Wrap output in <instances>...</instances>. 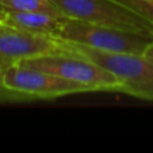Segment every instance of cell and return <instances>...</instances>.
I'll use <instances>...</instances> for the list:
<instances>
[{
    "mask_svg": "<svg viewBox=\"0 0 153 153\" xmlns=\"http://www.w3.org/2000/svg\"><path fill=\"white\" fill-rule=\"evenodd\" d=\"M58 43L62 53H71L86 58L113 73L124 82V94L153 101V63L143 55L110 53L62 39H58Z\"/></svg>",
    "mask_w": 153,
    "mask_h": 153,
    "instance_id": "6da1fadb",
    "label": "cell"
},
{
    "mask_svg": "<svg viewBox=\"0 0 153 153\" xmlns=\"http://www.w3.org/2000/svg\"><path fill=\"white\" fill-rule=\"evenodd\" d=\"M18 65L42 70L50 74L78 82L89 91H120L124 82L100 65L71 53L47 54L20 61Z\"/></svg>",
    "mask_w": 153,
    "mask_h": 153,
    "instance_id": "7a4b0ae2",
    "label": "cell"
},
{
    "mask_svg": "<svg viewBox=\"0 0 153 153\" xmlns=\"http://www.w3.org/2000/svg\"><path fill=\"white\" fill-rule=\"evenodd\" d=\"M70 19L129 31L153 39V24L114 0H51Z\"/></svg>",
    "mask_w": 153,
    "mask_h": 153,
    "instance_id": "3957f363",
    "label": "cell"
},
{
    "mask_svg": "<svg viewBox=\"0 0 153 153\" xmlns=\"http://www.w3.org/2000/svg\"><path fill=\"white\" fill-rule=\"evenodd\" d=\"M58 39L86 45L97 50L110 53H128L143 55L152 42V38L143 36L129 31L86 23L76 19H70L63 23L58 34Z\"/></svg>",
    "mask_w": 153,
    "mask_h": 153,
    "instance_id": "277c9868",
    "label": "cell"
},
{
    "mask_svg": "<svg viewBox=\"0 0 153 153\" xmlns=\"http://www.w3.org/2000/svg\"><path fill=\"white\" fill-rule=\"evenodd\" d=\"M1 83L8 90L26 97L27 101L54 100L63 95L89 91L78 82L18 63L11 65L4 70Z\"/></svg>",
    "mask_w": 153,
    "mask_h": 153,
    "instance_id": "5b68a950",
    "label": "cell"
},
{
    "mask_svg": "<svg viewBox=\"0 0 153 153\" xmlns=\"http://www.w3.org/2000/svg\"><path fill=\"white\" fill-rule=\"evenodd\" d=\"M58 38L34 34L0 23V63L4 67L28 58L59 54Z\"/></svg>",
    "mask_w": 153,
    "mask_h": 153,
    "instance_id": "8992f818",
    "label": "cell"
},
{
    "mask_svg": "<svg viewBox=\"0 0 153 153\" xmlns=\"http://www.w3.org/2000/svg\"><path fill=\"white\" fill-rule=\"evenodd\" d=\"M4 15L0 23L8 27H13L23 31L34 32V34L48 35L58 38L63 23L67 20V16L59 13H50L43 11H3Z\"/></svg>",
    "mask_w": 153,
    "mask_h": 153,
    "instance_id": "52a82bcc",
    "label": "cell"
},
{
    "mask_svg": "<svg viewBox=\"0 0 153 153\" xmlns=\"http://www.w3.org/2000/svg\"><path fill=\"white\" fill-rule=\"evenodd\" d=\"M0 10L1 11H22V12L43 11V12L63 15L51 3V0H0Z\"/></svg>",
    "mask_w": 153,
    "mask_h": 153,
    "instance_id": "ba28073f",
    "label": "cell"
},
{
    "mask_svg": "<svg viewBox=\"0 0 153 153\" xmlns=\"http://www.w3.org/2000/svg\"><path fill=\"white\" fill-rule=\"evenodd\" d=\"M153 24V0H114Z\"/></svg>",
    "mask_w": 153,
    "mask_h": 153,
    "instance_id": "9c48e42d",
    "label": "cell"
},
{
    "mask_svg": "<svg viewBox=\"0 0 153 153\" xmlns=\"http://www.w3.org/2000/svg\"><path fill=\"white\" fill-rule=\"evenodd\" d=\"M5 69H7V67H4L0 63V103H3V102H26L27 101L26 97H23L22 94H18V93L11 91L7 87H4V85L1 83V75Z\"/></svg>",
    "mask_w": 153,
    "mask_h": 153,
    "instance_id": "30bf717a",
    "label": "cell"
},
{
    "mask_svg": "<svg viewBox=\"0 0 153 153\" xmlns=\"http://www.w3.org/2000/svg\"><path fill=\"white\" fill-rule=\"evenodd\" d=\"M143 56H144L145 59H148L149 62H152V63H153V40H152L151 43H149V46L146 47V50L144 51Z\"/></svg>",
    "mask_w": 153,
    "mask_h": 153,
    "instance_id": "8fae6325",
    "label": "cell"
},
{
    "mask_svg": "<svg viewBox=\"0 0 153 153\" xmlns=\"http://www.w3.org/2000/svg\"><path fill=\"white\" fill-rule=\"evenodd\" d=\"M3 15H4V12L0 10V22H1V19H3Z\"/></svg>",
    "mask_w": 153,
    "mask_h": 153,
    "instance_id": "7c38bea8",
    "label": "cell"
}]
</instances>
